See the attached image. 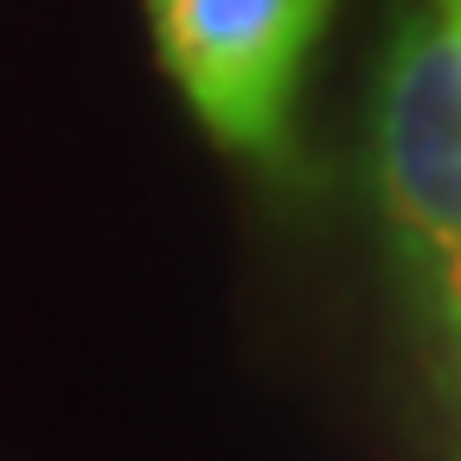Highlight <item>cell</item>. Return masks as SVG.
Returning <instances> with one entry per match:
<instances>
[{
  "label": "cell",
  "instance_id": "cell-1",
  "mask_svg": "<svg viewBox=\"0 0 461 461\" xmlns=\"http://www.w3.org/2000/svg\"><path fill=\"white\" fill-rule=\"evenodd\" d=\"M372 180L461 423V0H411L372 90Z\"/></svg>",
  "mask_w": 461,
  "mask_h": 461
},
{
  "label": "cell",
  "instance_id": "cell-2",
  "mask_svg": "<svg viewBox=\"0 0 461 461\" xmlns=\"http://www.w3.org/2000/svg\"><path fill=\"white\" fill-rule=\"evenodd\" d=\"M327 14L333 0H148L160 65L205 135L269 167L288 154Z\"/></svg>",
  "mask_w": 461,
  "mask_h": 461
}]
</instances>
